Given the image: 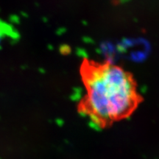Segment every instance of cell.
<instances>
[{
  "instance_id": "1",
  "label": "cell",
  "mask_w": 159,
  "mask_h": 159,
  "mask_svg": "<svg viewBox=\"0 0 159 159\" xmlns=\"http://www.w3.org/2000/svg\"><path fill=\"white\" fill-rule=\"evenodd\" d=\"M80 74L85 94L78 111L99 127L128 117L143 100L133 75L111 61L83 58Z\"/></svg>"
},
{
  "instance_id": "2",
  "label": "cell",
  "mask_w": 159,
  "mask_h": 159,
  "mask_svg": "<svg viewBox=\"0 0 159 159\" xmlns=\"http://www.w3.org/2000/svg\"><path fill=\"white\" fill-rule=\"evenodd\" d=\"M12 28L4 22L0 21V47L2 41L7 36H12Z\"/></svg>"
}]
</instances>
